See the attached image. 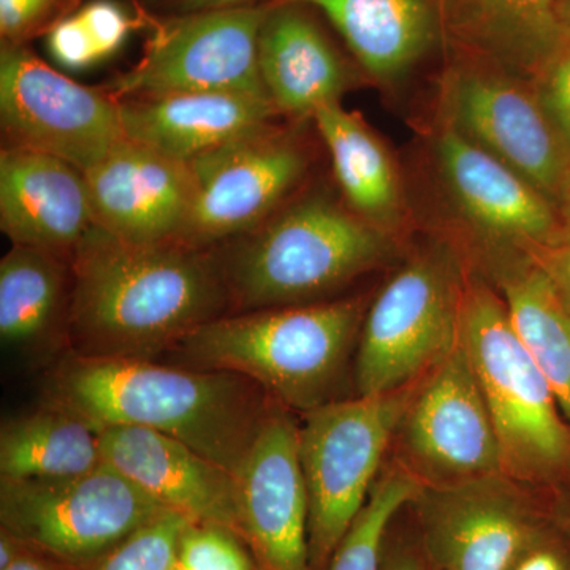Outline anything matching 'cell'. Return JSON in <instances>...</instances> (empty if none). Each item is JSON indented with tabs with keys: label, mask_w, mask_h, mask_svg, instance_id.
Returning <instances> with one entry per match:
<instances>
[{
	"label": "cell",
	"mask_w": 570,
	"mask_h": 570,
	"mask_svg": "<svg viewBox=\"0 0 570 570\" xmlns=\"http://www.w3.org/2000/svg\"><path fill=\"white\" fill-rule=\"evenodd\" d=\"M71 261L47 250L11 245L0 262V337L3 346L32 348L67 336Z\"/></svg>",
	"instance_id": "obj_25"
},
{
	"label": "cell",
	"mask_w": 570,
	"mask_h": 570,
	"mask_svg": "<svg viewBox=\"0 0 570 570\" xmlns=\"http://www.w3.org/2000/svg\"><path fill=\"white\" fill-rule=\"evenodd\" d=\"M510 321L570 425V309L527 254L499 273Z\"/></svg>",
	"instance_id": "obj_27"
},
{
	"label": "cell",
	"mask_w": 570,
	"mask_h": 570,
	"mask_svg": "<svg viewBox=\"0 0 570 570\" xmlns=\"http://www.w3.org/2000/svg\"><path fill=\"white\" fill-rule=\"evenodd\" d=\"M422 479L403 466H392L374 483L365 508L344 535L326 570H381L390 527L400 510L412 504Z\"/></svg>",
	"instance_id": "obj_28"
},
{
	"label": "cell",
	"mask_w": 570,
	"mask_h": 570,
	"mask_svg": "<svg viewBox=\"0 0 570 570\" xmlns=\"http://www.w3.org/2000/svg\"><path fill=\"white\" fill-rule=\"evenodd\" d=\"M96 225L80 168L32 149L0 153V228L11 245L73 257Z\"/></svg>",
	"instance_id": "obj_19"
},
{
	"label": "cell",
	"mask_w": 570,
	"mask_h": 570,
	"mask_svg": "<svg viewBox=\"0 0 570 570\" xmlns=\"http://www.w3.org/2000/svg\"><path fill=\"white\" fill-rule=\"evenodd\" d=\"M387 232L325 193L284 205L219 255L236 313L309 305L392 254Z\"/></svg>",
	"instance_id": "obj_3"
},
{
	"label": "cell",
	"mask_w": 570,
	"mask_h": 570,
	"mask_svg": "<svg viewBox=\"0 0 570 570\" xmlns=\"http://www.w3.org/2000/svg\"><path fill=\"white\" fill-rule=\"evenodd\" d=\"M463 343L493 419L509 479L570 472V425L553 389L510 321L501 294L466 281Z\"/></svg>",
	"instance_id": "obj_5"
},
{
	"label": "cell",
	"mask_w": 570,
	"mask_h": 570,
	"mask_svg": "<svg viewBox=\"0 0 570 570\" xmlns=\"http://www.w3.org/2000/svg\"><path fill=\"white\" fill-rule=\"evenodd\" d=\"M59 0H0V32L7 45H20L39 29L58 7Z\"/></svg>",
	"instance_id": "obj_34"
},
{
	"label": "cell",
	"mask_w": 570,
	"mask_h": 570,
	"mask_svg": "<svg viewBox=\"0 0 570 570\" xmlns=\"http://www.w3.org/2000/svg\"><path fill=\"white\" fill-rule=\"evenodd\" d=\"M254 2L255 0H175V6L183 14H189L198 11L238 9L253 6Z\"/></svg>",
	"instance_id": "obj_38"
},
{
	"label": "cell",
	"mask_w": 570,
	"mask_h": 570,
	"mask_svg": "<svg viewBox=\"0 0 570 570\" xmlns=\"http://www.w3.org/2000/svg\"><path fill=\"white\" fill-rule=\"evenodd\" d=\"M551 521L557 524L558 530L566 535L570 543V498L561 499L554 505L553 513H551Z\"/></svg>",
	"instance_id": "obj_41"
},
{
	"label": "cell",
	"mask_w": 570,
	"mask_h": 570,
	"mask_svg": "<svg viewBox=\"0 0 570 570\" xmlns=\"http://www.w3.org/2000/svg\"><path fill=\"white\" fill-rule=\"evenodd\" d=\"M3 570H71L66 566L59 564V562L50 560V558L43 557V554L37 553L28 547L22 549L20 557L17 561L10 566V568Z\"/></svg>",
	"instance_id": "obj_39"
},
{
	"label": "cell",
	"mask_w": 570,
	"mask_h": 570,
	"mask_svg": "<svg viewBox=\"0 0 570 570\" xmlns=\"http://www.w3.org/2000/svg\"><path fill=\"white\" fill-rule=\"evenodd\" d=\"M189 523L181 513L164 510L96 570H175L179 535Z\"/></svg>",
	"instance_id": "obj_29"
},
{
	"label": "cell",
	"mask_w": 570,
	"mask_h": 570,
	"mask_svg": "<svg viewBox=\"0 0 570 570\" xmlns=\"http://www.w3.org/2000/svg\"><path fill=\"white\" fill-rule=\"evenodd\" d=\"M164 510L107 463L73 478L0 482V530L71 570H96Z\"/></svg>",
	"instance_id": "obj_7"
},
{
	"label": "cell",
	"mask_w": 570,
	"mask_h": 570,
	"mask_svg": "<svg viewBox=\"0 0 570 570\" xmlns=\"http://www.w3.org/2000/svg\"><path fill=\"white\" fill-rule=\"evenodd\" d=\"M178 570H257L253 554L228 528L190 521L176 549Z\"/></svg>",
	"instance_id": "obj_30"
},
{
	"label": "cell",
	"mask_w": 570,
	"mask_h": 570,
	"mask_svg": "<svg viewBox=\"0 0 570 570\" xmlns=\"http://www.w3.org/2000/svg\"><path fill=\"white\" fill-rule=\"evenodd\" d=\"M543 111L570 156V43L554 52L531 80Z\"/></svg>",
	"instance_id": "obj_31"
},
{
	"label": "cell",
	"mask_w": 570,
	"mask_h": 570,
	"mask_svg": "<svg viewBox=\"0 0 570 570\" xmlns=\"http://www.w3.org/2000/svg\"><path fill=\"white\" fill-rule=\"evenodd\" d=\"M365 316L362 298L225 314L171 352L186 366L239 374L277 403L309 412L332 403Z\"/></svg>",
	"instance_id": "obj_4"
},
{
	"label": "cell",
	"mask_w": 570,
	"mask_h": 570,
	"mask_svg": "<svg viewBox=\"0 0 570 570\" xmlns=\"http://www.w3.org/2000/svg\"><path fill=\"white\" fill-rule=\"evenodd\" d=\"M47 45L52 59L69 70H85L102 61L78 13L56 22L48 32Z\"/></svg>",
	"instance_id": "obj_32"
},
{
	"label": "cell",
	"mask_w": 570,
	"mask_h": 570,
	"mask_svg": "<svg viewBox=\"0 0 570 570\" xmlns=\"http://www.w3.org/2000/svg\"><path fill=\"white\" fill-rule=\"evenodd\" d=\"M100 449L104 463L163 508L195 523L219 524L239 535L238 480L234 472L189 445L146 428H104Z\"/></svg>",
	"instance_id": "obj_18"
},
{
	"label": "cell",
	"mask_w": 570,
	"mask_h": 570,
	"mask_svg": "<svg viewBox=\"0 0 570 570\" xmlns=\"http://www.w3.org/2000/svg\"><path fill=\"white\" fill-rule=\"evenodd\" d=\"M381 570H431L425 553L420 542L412 546L404 540L385 542L384 557H382Z\"/></svg>",
	"instance_id": "obj_37"
},
{
	"label": "cell",
	"mask_w": 570,
	"mask_h": 570,
	"mask_svg": "<svg viewBox=\"0 0 570 570\" xmlns=\"http://www.w3.org/2000/svg\"><path fill=\"white\" fill-rule=\"evenodd\" d=\"M438 3L439 14H441L442 22V13H444L445 0H434Z\"/></svg>",
	"instance_id": "obj_43"
},
{
	"label": "cell",
	"mask_w": 570,
	"mask_h": 570,
	"mask_svg": "<svg viewBox=\"0 0 570 570\" xmlns=\"http://www.w3.org/2000/svg\"><path fill=\"white\" fill-rule=\"evenodd\" d=\"M124 132L171 159L190 164L275 122L272 100L247 92H170L119 100Z\"/></svg>",
	"instance_id": "obj_20"
},
{
	"label": "cell",
	"mask_w": 570,
	"mask_h": 570,
	"mask_svg": "<svg viewBox=\"0 0 570 570\" xmlns=\"http://www.w3.org/2000/svg\"><path fill=\"white\" fill-rule=\"evenodd\" d=\"M258 69L276 110L294 118H313L351 88L346 62L296 3H269L258 33Z\"/></svg>",
	"instance_id": "obj_21"
},
{
	"label": "cell",
	"mask_w": 570,
	"mask_h": 570,
	"mask_svg": "<svg viewBox=\"0 0 570 570\" xmlns=\"http://www.w3.org/2000/svg\"><path fill=\"white\" fill-rule=\"evenodd\" d=\"M239 535L257 570H311L298 425L275 409L238 474Z\"/></svg>",
	"instance_id": "obj_15"
},
{
	"label": "cell",
	"mask_w": 570,
	"mask_h": 570,
	"mask_svg": "<svg viewBox=\"0 0 570 570\" xmlns=\"http://www.w3.org/2000/svg\"><path fill=\"white\" fill-rule=\"evenodd\" d=\"M228 309L212 247L135 245L94 225L71 257L67 340L75 355L154 360Z\"/></svg>",
	"instance_id": "obj_1"
},
{
	"label": "cell",
	"mask_w": 570,
	"mask_h": 570,
	"mask_svg": "<svg viewBox=\"0 0 570 570\" xmlns=\"http://www.w3.org/2000/svg\"><path fill=\"white\" fill-rule=\"evenodd\" d=\"M0 126L6 146L51 154L82 174L127 140L108 89L71 80L21 45L0 52Z\"/></svg>",
	"instance_id": "obj_9"
},
{
	"label": "cell",
	"mask_w": 570,
	"mask_h": 570,
	"mask_svg": "<svg viewBox=\"0 0 570 570\" xmlns=\"http://www.w3.org/2000/svg\"><path fill=\"white\" fill-rule=\"evenodd\" d=\"M193 213L181 243L212 247L249 234L279 212L305 178L306 146L275 122L190 163Z\"/></svg>",
	"instance_id": "obj_11"
},
{
	"label": "cell",
	"mask_w": 570,
	"mask_h": 570,
	"mask_svg": "<svg viewBox=\"0 0 570 570\" xmlns=\"http://www.w3.org/2000/svg\"><path fill=\"white\" fill-rule=\"evenodd\" d=\"M311 119L328 149L343 200L367 223L392 234L403 220L404 202L384 142L360 112L341 102L317 108Z\"/></svg>",
	"instance_id": "obj_24"
},
{
	"label": "cell",
	"mask_w": 570,
	"mask_h": 570,
	"mask_svg": "<svg viewBox=\"0 0 570 570\" xmlns=\"http://www.w3.org/2000/svg\"><path fill=\"white\" fill-rule=\"evenodd\" d=\"M412 504L431 570H509L551 523L508 475L423 485Z\"/></svg>",
	"instance_id": "obj_13"
},
{
	"label": "cell",
	"mask_w": 570,
	"mask_h": 570,
	"mask_svg": "<svg viewBox=\"0 0 570 570\" xmlns=\"http://www.w3.org/2000/svg\"><path fill=\"white\" fill-rule=\"evenodd\" d=\"M268 10L269 6H249L176 18L108 91L118 100L170 92L268 97L258 69V33Z\"/></svg>",
	"instance_id": "obj_12"
},
{
	"label": "cell",
	"mask_w": 570,
	"mask_h": 570,
	"mask_svg": "<svg viewBox=\"0 0 570 570\" xmlns=\"http://www.w3.org/2000/svg\"><path fill=\"white\" fill-rule=\"evenodd\" d=\"M439 116L558 204L570 156L530 80L471 56L445 71Z\"/></svg>",
	"instance_id": "obj_10"
},
{
	"label": "cell",
	"mask_w": 570,
	"mask_h": 570,
	"mask_svg": "<svg viewBox=\"0 0 570 570\" xmlns=\"http://www.w3.org/2000/svg\"><path fill=\"white\" fill-rule=\"evenodd\" d=\"M317 9L332 21L370 77L406 75L433 47L442 24L431 0H275Z\"/></svg>",
	"instance_id": "obj_22"
},
{
	"label": "cell",
	"mask_w": 570,
	"mask_h": 570,
	"mask_svg": "<svg viewBox=\"0 0 570 570\" xmlns=\"http://www.w3.org/2000/svg\"><path fill=\"white\" fill-rule=\"evenodd\" d=\"M78 17L91 33L102 61L122 47L132 29V21L126 11L110 0H94L78 11Z\"/></svg>",
	"instance_id": "obj_33"
},
{
	"label": "cell",
	"mask_w": 570,
	"mask_h": 570,
	"mask_svg": "<svg viewBox=\"0 0 570 570\" xmlns=\"http://www.w3.org/2000/svg\"><path fill=\"white\" fill-rule=\"evenodd\" d=\"M403 425L409 453L433 483L504 475L497 430L463 336L430 371Z\"/></svg>",
	"instance_id": "obj_14"
},
{
	"label": "cell",
	"mask_w": 570,
	"mask_h": 570,
	"mask_svg": "<svg viewBox=\"0 0 570 570\" xmlns=\"http://www.w3.org/2000/svg\"><path fill=\"white\" fill-rule=\"evenodd\" d=\"M175 570H178V569L175 568Z\"/></svg>",
	"instance_id": "obj_44"
},
{
	"label": "cell",
	"mask_w": 570,
	"mask_h": 570,
	"mask_svg": "<svg viewBox=\"0 0 570 570\" xmlns=\"http://www.w3.org/2000/svg\"><path fill=\"white\" fill-rule=\"evenodd\" d=\"M102 463L100 431L56 404L11 419L0 431V480L73 478Z\"/></svg>",
	"instance_id": "obj_26"
},
{
	"label": "cell",
	"mask_w": 570,
	"mask_h": 570,
	"mask_svg": "<svg viewBox=\"0 0 570 570\" xmlns=\"http://www.w3.org/2000/svg\"><path fill=\"white\" fill-rule=\"evenodd\" d=\"M560 0H445L442 24L475 58L532 80L566 43Z\"/></svg>",
	"instance_id": "obj_23"
},
{
	"label": "cell",
	"mask_w": 570,
	"mask_h": 570,
	"mask_svg": "<svg viewBox=\"0 0 570 570\" xmlns=\"http://www.w3.org/2000/svg\"><path fill=\"white\" fill-rule=\"evenodd\" d=\"M557 206L561 219L562 242L570 243V176L568 183H566L564 189H562Z\"/></svg>",
	"instance_id": "obj_40"
},
{
	"label": "cell",
	"mask_w": 570,
	"mask_h": 570,
	"mask_svg": "<svg viewBox=\"0 0 570 570\" xmlns=\"http://www.w3.org/2000/svg\"><path fill=\"white\" fill-rule=\"evenodd\" d=\"M434 156L453 205L480 234L519 249L562 242L558 206L442 119Z\"/></svg>",
	"instance_id": "obj_16"
},
{
	"label": "cell",
	"mask_w": 570,
	"mask_h": 570,
	"mask_svg": "<svg viewBox=\"0 0 570 570\" xmlns=\"http://www.w3.org/2000/svg\"><path fill=\"white\" fill-rule=\"evenodd\" d=\"M557 14L562 37L570 43V0H560L558 2Z\"/></svg>",
	"instance_id": "obj_42"
},
{
	"label": "cell",
	"mask_w": 570,
	"mask_h": 570,
	"mask_svg": "<svg viewBox=\"0 0 570 570\" xmlns=\"http://www.w3.org/2000/svg\"><path fill=\"white\" fill-rule=\"evenodd\" d=\"M48 396L99 431H157L235 475L275 411L268 393L239 374L145 358L67 356L51 374Z\"/></svg>",
	"instance_id": "obj_2"
},
{
	"label": "cell",
	"mask_w": 570,
	"mask_h": 570,
	"mask_svg": "<svg viewBox=\"0 0 570 570\" xmlns=\"http://www.w3.org/2000/svg\"><path fill=\"white\" fill-rule=\"evenodd\" d=\"M412 396L406 389L332 401L305 412L299 461L309 501L311 570H326L376 483Z\"/></svg>",
	"instance_id": "obj_6"
},
{
	"label": "cell",
	"mask_w": 570,
	"mask_h": 570,
	"mask_svg": "<svg viewBox=\"0 0 570 570\" xmlns=\"http://www.w3.org/2000/svg\"><path fill=\"white\" fill-rule=\"evenodd\" d=\"M466 279L456 254L438 246L401 268L367 309L356 352L360 395L406 389L463 336Z\"/></svg>",
	"instance_id": "obj_8"
},
{
	"label": "cell",
	"mask_w": 570,
	"mask_h": 570,
	"mask_svg": "<svg viewBox=\"0 0 570 570\" xmlns=\"http://www.w3.org/2000/svg\"><path fill=\"white\" fill-rule=\"evenodd\" d=\"M551 520V519H550ZM509 570H570V543L551 521Z\"/></svg>",
	"instance_id": "obj_35"
},
{
	"label": "cell",
	"mask_w": 570,
	"mask_h": 570,
	"mask_svg": "<svg viewBox=\"0 0 570 570\" xmlns=\"http://www.w3.org/2000/svg\"><path fill=\"white\" fill-rule=\"evenodd\" d=\"M85 176L97 227L135 245L181 242L195 197L190 164L127 138Z\"/></svg>",
	"instance_id": "obj_17"
},
{
	"label": "cell",
	"mask_w": 570,
	"mask_h": 570,
	"mask_svg": "<svg viewBox=\"0 0 570 570\" xmlns=\"http://www.w3.org/2000/svg\"><path fill=\"white\" fill-rule=\"evenodd\" d=\"M524 254L549 277L561 302L570 309V243L524 247Z\"/></svg>",
	"instance_id": "obj_36"
}]
</instances>
